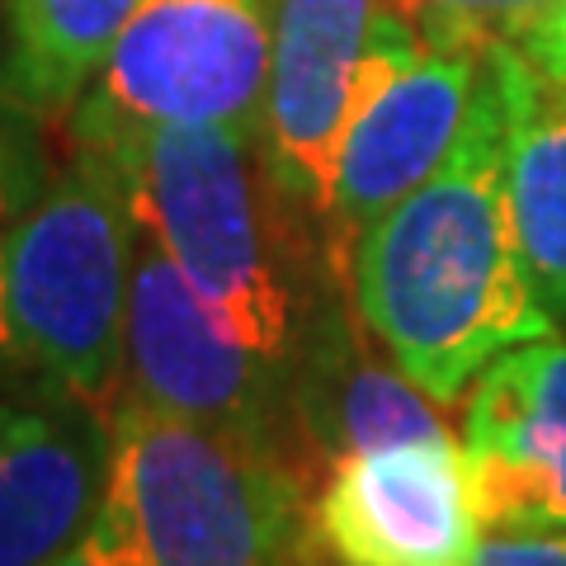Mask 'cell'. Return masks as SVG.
<instances>
[{
	"instance_id": "11",
	"label": "cell",
	"mask_w": 566,
	"mask_h": 566,
	"mask_svg": "<svg viewBox=\"0 0 566 566\" xmlns=\"http://www.w3.org/2000/svg\"><path fill=\"white\" fill-rule=\"evenodd\" d=\"M430 401L434 397L401 374L354 307L349 270H335L293 368V411L303 439L326 463L411 439H449V424Z\"/></svg>"
},
{
	"instance_id": "3",
	"label": "cell",
	"mask_w": 566,
	"mask_h": 566,
	"mask_svg": "<svg viewBox=\"0 0 566 566\" xmlns=\"http://www.w3.org/2000/svg\"><path fill=\"white\" fill-rule=\"evenodd\" d=\"M137 222L123 175L95 147L0 232V368L76 397H109L128 349Z\"/></svg>"
},
{
	"instance_id": "19",
	"label": "cell",
	"mask_w": 566,
	"mask_h": 566,
	"mask_svg": "<svg viewBox=\"0 0 566 566\" xmlns=\"http://www.w3.org/2000/svg\"><path fill=\"white\" fill-rule=\"evenodd\" d=\"M14 208V161H10V147H6V133H0V218Z\"/></svg>"
},
{
	"instance_id": "9",
	"label": "cell",
	"mask_w": 566,
	"mask_h": 566,
	"mask_svg": "<svg viewBox=\"0 0 566 566\" xmlns=\"http://www.w3.org/2000/svg\"><path fill=\"white\" fill-rule=\"evenodd\" d=\"M463 453L486 534L566 528V335H538L472 378Z\"/></svg>"
},
{
	"instance_id": "1",
	"label": "cell",
	"mask_w": 566,
	"mask_h": 566,
	"mask_svg": "<svg viewBox=\"0 0 566 566\" xmlns=\"http://www.w3.org/2000/svg\"><path fill=\"white\" fill-rule=\"evenodd\" d=\"M349 289L368 331L439 406L463 397L505 349L557 331L528 283L510 218L495 48L449 161L354 237Z\"/></svg>"
},
{
	"instance_id": "15",
	"label": "cell",
	"mask_w": 566,
	"mask_h": 566,
	"mask_svg": "<svg viewBox=\"0 0 566 566\" xmlns=\"http://www.w3.org/2000/svg\"><path fill=\"white\" fill-rule=\"evenodd\" d=\"M463 566H566V528H553V534H486Z\"/></svg>"
},
{
	"instance_id": "7",
	"label": "cell",
	"mask_w": 566,
	"mask_h": 566,
	"mask_svg": "<svg viewBox=\"0 0 566 566\" xmlns=\"http://www.w3.org/2000/svg\"><path fill=\"white\" fill-rule=\"evenodd\" d=\"M420 57L364 104L340 147L326 245L345 270L354 237L449 161L491 76V48L501 39L495 29L439 6H420Z\"/></svg>"
},
{
	"instance_id": "6",
	"label": "cell",
	"mask_w": 566,
	"mask_h": 566,
	"mask_svg": "<svg viewBox=\"0 0 566 566\" xmlns=\"http://www.w3.org/2000/svg\"><path fill=\"white\" fill-rule=\"evenodd\" d=\"M123 397L180 420H199L289 463L293 439H303L293 382L222 331L212 307L193 293L185 270L147 227H137L133 245Z\"/></svg>"
},
{
	"instance_id": "14",
	"label": "cell",
	"mask_w": 566,
	"mask_h": 566,
	"mask_svg": "<svg viewBox=\"0 0 566 566\" xmlns=\"http://www.w3.org/2000/svg\"><path fill=\"white\" fill-rule=\"evenodd\" d=\"M142 0H6V85L33 114L76 109Z\"/></svg>"
},
{
	"instance_id": "17",
	"label": "cell",
	"mask_w": 566,
	"mask_h": 566,
	"mask_svg": "<svg viewBox=\"0 0 566 566\" xmlns=\"http://www.w3.org/2000/svg\"><path fill=\"white\" fill-rule=\"evenodd\" d=\"M420 6H439V10H453V14H468V20L495 29L501 39H510L524 20L547 6V0H420Z\"/></svg>"
},
{
	"instance_id": "10",
	"label": "cell",
	"mask_w": 566,
	"mask_h": 566,
	"mask_svg": "<svg viewBox=\"0 0 566 566\" xmlns=\"http://www.w3.org/2000/svg\"><path fill=\"white\" fill-rule=\"evenodd\" d=\"M378 0H279L260 147L274 180L326 227Z\"/></svg>"
},
{
	"instance_id": "13",
	"label": "cell",
	"mask_w": 566,
	"mask_h": 566,
	"mask_svg": "<svg viewBox=\"0 0 566 566\" xmlns=\"http://www.w3.org/2000/svg\"><path fill=\"white\" fill-rule=\"evenodd\" d=\"M495 66L505 85V193L528 283L566 331V85L543 76L501 39Z\"/></svg>"
},
{
	"instance_id": "5",
	"label": "cell",
	"mask_w": 566,
	"mask_h": 566,
	"mask_svg": "<svg viewBox=\"0 0 566 566\" xmlns=\"http://www.w3.org/2000/svg\"><path fill=\"white\" fill-rule=\"evenodd\" d=\"M279 0H142L71 109V142L142 128L260 133Z\"/></svg>"
},
{
	"instance_id": "18",
	"label": "cell",
	"mask_w": 566,
	"mask_h": 566,
	"mask_svg": "<svg viewBox=\"0 0 566 566\" xmlns=\"http://www.w3.org/2000/svg\"><path fill=\"white\" fill-rule=\"evenodd\" d=\"M52 566H133V557L123 553V543L114 538V528L104 524V520H95L91 534L71 547V553H62Z\"/></svg>"
},
{
	"instance_id": "8",
	"label": "cell",
	"mask_w": 566,
	"mask_h": 566,
	"mask_svg": "<svg viewBox=\"0 0 566 566\" xmlns=\"http://www.w3.org/2000/svg\"><path fill=\"white\" fill-rule=\"evenodd\" d=\"M312 528L340 566H463L486 538L463 439L335 458Z\"/></svg>"
},
{
	"instance_id": "4",
	"label": "cell",
	"mask_w": 566,
	"mask_h": 566,
	"mask_svg": "<svg viewBox=\"0 0 566 566\" xmlns=\"http://www.w3.org/2000/svg\"><path fill=\"white\" fill-rule=\"evenodd\" d=\"M99 520L133 566H289L303 472L199 420L118 397Z\"/></svg>"
},
{
	"instance_id": "16",
	"label": "cell",
	"mask_w": 566,
	"mask_h": 566,
	"mask_svg": "<svg viewBox=\"0 0 566 566\" xmlns=\"http://www.w3.org/2000/svg\"><path fill=\"white\" fill-rule=\"evenodd\" d=\"M510 43H515L543 76L566 85V0H547L534 20H524L510 33Z\"/></svg>"
},
{
	"instance_id": "2",
	"label": "cell",
	"mask_w": 566,
	"mask_h": 566,
	"mask_svg": "<svg viewBox=\"0 0 566 566\" xmlns=\"http://www.w3.org/2000/svg\"><path fill=\"white\" fill-rule=\"evenodd\" d=\"M95 147L114 161L137 227L185 270L222 331L293 382L312 312L345 264L326 227L289 199L245 128H142Z\"/></svg>"
},
{
	"instance_id": "12",
	"label": "cell",
	"mask_w": 566,
	"mask_h": 566,
	"mask_svg": "<svg viewBox=\"0 0 566 566\" xmlns=\"http://www.w3.org/2000/svg\"><path fill=\"white\" fill-rule=\"evenodd\" d=\"M85 401L0 406V566H52L99 520L114 444Z\"/></svg>"
}]
</instances>
